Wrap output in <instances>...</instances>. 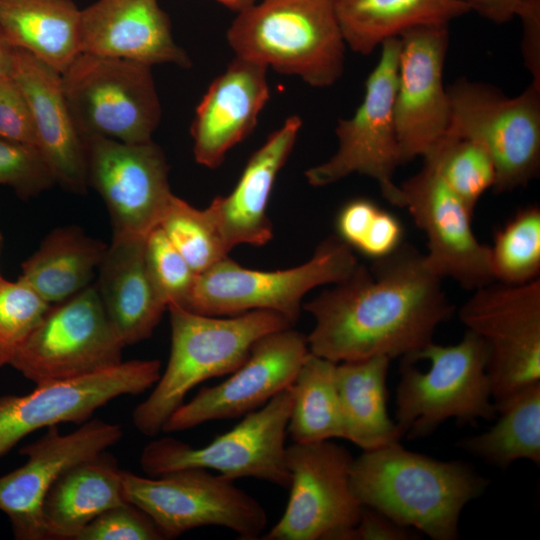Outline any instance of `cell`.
<instances>
[{
  "label": "cell",
  "instance_id": "cell-1",
  "mask_svg": "<svg viewBox=\"0 0 540 540\" xmlns=\"http://www.w3.org/2000/svg\"><path fill=\"white\" fill-rule=\"evenodd\" d=\"M334 285L303 307L315 320L309 351L335 363L374 356L414 363L453 313L442 278L406 242Z\"/></svg>",
  "mask_w": 540,
  "mask_h": 540
},
{
  "label": "cell",
  "instance_id": "cell-2",
  "mask_svg": "<svg viewBox=\"0 0 540 540\" xmlns=\"http://www.w3.org/2000/svg\"><path fill=\"white\" fill-rule=\"evenodd\" d=\"M350 483L359 502L434 540H455L464 507L489 481L462 461H441L395 442L353 459Z\"/></svg>",
  "mask_w": 540,
  "mask_h": 540
},
{
  "label": "cell",
  "instance_id": "cell-3",
  "mask_svg": "<svg viewBox=\"0 0 540 540\" xmlns=\"http://www.w3.org/2000/svg\"><path fill=\"white\" fill-rule=\"evenodd\" d=\"M171 349L165 371L149 396L138 404L132 421L143 435L154 437L198 384L239 368L253 344L273 331L293 327L283 315L252 310L229 318L208 316L168 305Z\"/></svg>",
  "mask_w": 540,
  "mask_h": 540
},
{
  "label": "cell",
  "instance_id": "cell-4",
  "mask_svg": "<svg viewBox=\"0 0 540 540\" xmlns=\"http://www.w3.org/2000/svg\"><path fill=\"white\" fill-rule=\"evenodd\" d=\"M226 38L236 57L312 87L332 86L344 72L337 0H258L237 13Z\"/></svg>",
  "mask_w": 540,
  "mask_h": 540
},
{
  "label": "cell",
  "instance_id": "cell-5",
  "mask_svg": "<svg viewBox=\"0 0 540 540\" xmlns=\"http://www.w3.org/2000/svg\"><path fill=\"white\" fill-rule=\"evenodd\" d=\"M487 359L482 338L466 329L457 344L432 342L414 363L401 360L395 422L401 436L426 437L448 419L463 425L495 419Z\"/></svg>",
  "mask_w": 540,
  "mask_h": 540
},
{
  "label": "cell",
  "instance_id": "cell-6",
  "mask_svg": "<svg viewBox=\"0 0 540 540\" xmlns=\"http://www.w3.org/2000/svg\"><path fill=\"white\" fill-rule=\"evenodd\" d=\"M357 264L353 249L337 235L323 240L307 262L285 270L248 269L227 256L197 276L183 308L208 316L269 310L294 325L307 292L342 281Z\"/></svg>",
  "mask_w": 540,
  "mask_h": 540
},
{
  "label": "cell",
  "instance_id": "cell-7",
  "mask_svg": "<svg viewBox=\"0 0 540 540\" xmlns=\"http://www.w3.org/2000/svg\"><path fill=\"white\" fill-rule=\"evenodd\" d=\"M450 122L445 135L466 138L490 155L495 193L525 187L540 171V85L532 82L517 96L460 78L447 87Z\"/></svg>",
  "mask_w": 540,
  "mask_h": 540
},
{
  "label": "cell",
  "instance_id": "cell-8",
  "mask_svg": "<svg viewBox=\"0 0 540 540\" xmlns=\"http://www.w3.org/2000/svg\"><path fill=\"white\" fill-rule=\"evenodd\" d=\"M151 68L81 53L61 73L65 99L83 141L95 137L126 143L152 140L161 105Z\"/></svg>",
  "mask_w": 540,
  "mask_h": 540
},
{
  "label": "cell",
  "instance_id": "cell-9",
  "mask_svg": "<svg viewBox=\"0 0 540 540\" xmlns=\"http://www.w3.org/2000/svg\"><path fill=\"white\" fill-rule=\"evenodd\" d=\"M289 386L205 446L193 447L172 437L151 441L141 453V468L152 477L203 468L231 480L252 477L289 488L285 444L292 401Z\"/></svg>",
  "mask_w": 540,
  "mask_h": 540
},
{
  "label": "cell",
  "instance_id": "cell-10",
  "mask_svg": "<svg viewBox=\"0 0 540 540\" xmlns=\"http://www.w3.org/2000/svg\"><path fill=\"white\" fill-rule=\"evenodd\" d=\"M126 500L145 512L166 539L204 526L235 532L239 539H258L267 525L263 506L221 474L185 468L160 476L123 470Z\"/></svg>",
  "mask_w": 540,
  "mask_h": 540
},
{
  "label": "cell",
  "instance_id": "cell-11",
  "mask_svg": "<svg viewBox=\"0 0 540 540\" xmlns=\"http://www.w3.org/2000/svg\"><path fill=\"white\" fill-rule=\"evenodd\" d=\"M380 47V57L366 79L361 104L352 117L338 121L336 152L327 161L309 168L305 177L310 185L323 187L351 174H361L377 182L387 202L403 208V193L394 180L401 165L394 120L399 37L385 40Z\"/></svg>",
  "mask_w": 540,
  "mask_h": 540
},
{
  "label": "cell",
  "instance_id": "cell-12",
  "mask_svg": "<svg viewBox=\"0 0 540 540\" xmlns=\"http://www.w3.org/2000/svg\"><path fill=\"white\" fill-rule=\"evenodd\" d=\"M459 319L482 338L494 404L540 381V279L473 290Z\"/></svg>",
  "mask_w": 540,
  "mask_h": 540
},
{
  "label": "cell",
  "instance_id": "cell-13",
  "mask_svg": "<svg viewBox=\"0 0 540 540\" xmlns=\"http://www.w3.org/2000/svg\"><path fill=\"white\" fill-rule=\"evenodd\" d=\"M124 347L94 284L51 305L10 365L39 385L116 366Z\"/></svg>",
  "mask_w": 540,
  "mask_h": 540
},
{
  "label": "cell",
  "instance_id": "cell-14",
  "mask_svg": "<svg viewBox=\"0 0 540 540\" xmlns=\"http://www.w3.org/2000/svg\"><path fill=\"white\" fill-rule=\"evenodd\" d=\"M353 457L332 440L286 447L290 494L281 518L265 540H349L363 505L353 493Z\"/></svg>",
  "mask_w": 540,
  "mask_h": 540
},
{
  "label": "cell",
  "instance_id": "cell-15",
  "mask_svg": "<svg viewBox=\"0 0 540 540\" xmlns=\"http://www.w3.org/2000/svg\"><path fill=\"white\" fill-rule=\"evenodd\" d=\"M161 375L157 359L122 361L86 376L36 385L26 395L0 398V457L42 428L82 424L111 400L152 388Z\"/></svg>",
  "mask_w": 540,
  "mask_h": 540
},
{
  "label": "cell",
  "instance_id": "cell-16",
  "mask_svg": "<svg viewBox=\"0 0 540 540\" xmlns=\"http://www.w3.org/2000/svg\"><path fill=\"white\" fill-rule=\"evenodd\" d=\"M88 186L108 209L113 237H142L158 227L174 195L169 166L152 140L126 143L95 137L84 140Z\"/></svg>",
  "mask_w": 540,
  "mask_h": 540
},
{
  "label": "cell",
  "instance_id": "cell-17",
  "mask_svg": "<svg viewBox=\"0 0 540 540\" xmlns=\"http://www.w3.org/2000/svg\"><path fill=\"white\" fill-rule=\"evenodd\" d=\"M448 27L420 26L399 36L394 120L401 165L423 158L448 130L451 108L443 82Z\"/></svg>",
  "mask_w": 540,
  "mask_h": 540
},
{
  "label": "cell",
  "instance_id": "cell-18",
  "mask_svg": "<svg viewBox=\"0 0 540 540\" xmlns=\"http://www.w3.org/2000/svg\"><path fill=\"white\" fill-rule=\"evenodd\" d=\"M400 188L404 207L427 238L428 251L424 255L432 272L472 291L495 281L490 246L475 236L473 213L431 163L423 161L421 170Z\"/></svg>",
  "mask_w": 540,
  "mask_h": 540
},
{
  "label": "cell",
  "instance_id": "cell-19",
  "mask_svg": "<svg viewBox=\"0 0 540 540\" xmlns=\"http://www.w3.org/2000/svg\"><path fill=\"white\" fill-rule=\"evenodd\" d=\"M309 353L307 336L292 327L258 339L245 362L225 381L202 387L180 405L162 432L185 431L203 423L244 416L264 404L293 381Z\"/></svg>",
  "mask_w": 540,
  "mask_h": 540
},
{
  "label": "cell",
  "instance_id": "cell-20",
  "mask_svg": "<svg viewBox=\"0 0 540 540\" xmlns=\"http://www.w3.org/2000/svg\"><path fill=\"white\" fill-rule=\"evenodd\" d=\"M123 436L119 424L90 419L71 433L57 426L19 452L27 461L0 477V510L10 519L19 540L48 539L41 515L43 500L59 476L68 468L116 444Z\"/></svg>",
  "mask_w": 540,
  "mask_h": 540
},
{
  "label": "cell",
  "instance_id": "cell-21",
  "mask_svg": "<svg viewBox=\"0 0 540 540\" xmlns=\"http://www.w3.org/2000/svg\"><path fill=\"white\" fill-rule=\"evenodd\" d=\"M265 66L236 57L208 87L191 124L197 163L214 169L254 129L270 98Z\"/></svg>",
  "mask_w": 540,
  "mask_h": 540
},
{
  "label": "cell",
  "instance_id": "cell-22",
  "mask_svg": "<svg viewBox=\"0 0 540 540\" xmlns=\"http://www.w3.org/2000/svg\"><path fill=\"white\" fill-rule=\"evenodd\" d=\"M81 51L149 66H191L158 0H97L81 10Z\"/></svg>",
  "mask_w": 540,
  "mask_h": 540
},
{
  "label": "cell",
  "instance_id": "cell-23",
  "mask_svg": "<svg viewBox=\"0 0 540 540\" xmlns=\"http://www.w3.org/2000/svg\"><path fill=\"white\" fill-rule=\"evenodd\" d=\"M12 76L29 103L37 147L56 183L74 193H84L88 187L85 144L68 108L61 73L15 48Z\"/></svg>",
  "mask_w": 540,
  "mask_h": 540
},
{
  "label": "cell",
  "instance_id": "cell-24",
  "mask_svg": "<svg viewBox=\"0 0 540 540\" xmlns=\"http://www.w3.org/2000/svg\"><path fill=\"white\" fill-rule=\"evenodd\" d=\"M301 128L300 117H288L250 156L233 190L205 209L229 251L239 244L262 246L271 240L267 205Z\"/></svg>",
  "mask_w": 540,
  "mask_h": 540
},
{
  "label": "cell",
  "instance_id": "cell-25",
  "mask_svg": "<svg viewBox=\"0 0 540 540\" xmlns=\"http://www.w3.org/2000/svg\"><path fill=\"white\" fill-rule=\"evenodd\" d=\"M145 238L113 237L98 268L100 299L125 346L149 338L167 309L146 265Z\"/></svg>",
  "mask_w": 540,
  "mask_h": 540
},
{
  "label": "cell",
  "instance_id": "cell-26",
  "mask_svg": "<svg viewBox=\"0 0 540 540\" xmlns=\"http://www.w3.org/2000/svg\"><path fill=\"white\" fill-rule=\"evenodd\" d=\"M123 470L106 451L64 471L47 492L42 521L48 539H74L104 511L128 503Z\"/></svg>",
  "mask_w": 540,
  "mask_h": 540
},
{
  "label": "cell",
  "instance_id": "cell-27",
  "mask_svg": "<svg viewBox=\"0 0 540 540\" xmlns=\"http://www.w3.org/2000/svg\"><path fill=\"white\" fill-rule=\"evenodd\" d=\"M0 28L14 48L60 73L82 53L81 10L72 0H0Z\"/></svg>",
  "mask_w": 540,
  "mask_h": 540
},
{
  "label": "cell",
  "instance_id": "cell-28",
  "mask_svg": "<svg viewBox=\"0 0 540 540\" xmlns=\"http://www.w3.org/2000/svg\"><path fill=\"white\" fill-rule=\"evenodd\" d=\"M390 361L386 356H374L336 364L344 439L363 451L400 442L402 438L387 412L386 381Z\"/></svg>",
  "mask_w": 540,
  "mask_h": 540
},
{
  "label": "cell",
  "instance_id": "cell-29",
  "mask_svg": "<svg viewBox=\"0 0 540 540\" xmlns=\"http://www.w3.org/2000/svg\"><path fill=\"white\" fill-rule=\"evenodd\" d=\"M470 12L462 0H337L346 46L371 54L389 38L427 25H449Z\"/></svg>",
  "mask_w": 540,
  "mask_h": 540
},
{
  "label": "cell",
  "instance_id": "cell-30",
  "mask_svg": "<svg viewBox=\"0 0 540 540\" xmlns=\"http://www.w3.org/2000/svg\"><path fill=\"white\" fill-rule=\"evenodd\" d=\"M107 248L76 226L54 229L24 261L20 278L48 304L60 303L91 285Z\"/></svg>",
  "mask_w": 540,
  "mask_h": 540
},
{
  "label": "cell",
  "instance_id": "cell-31",
  "mask_svg": "<svg viewBox=\"0 0 540 540\" xmlns=\"http://www.w3.org/2000/svg\"><path fill=\"white\" fill-rule=\"evenodd\" d=\"M489 430L461 439L458 446L489 465L507 468L525 459L540 464V381L495 404Z\"/></svg>",
  "mask_w": 540,
  "mask_h": 540
},
{
  "label": "cell",
  "instance_id": "cell-32",
  "mask_svg": "<svg viewBox=\"0 0 540 540\" xmlns=\"http://www.w3.org/2000/svg\"><path fill=\"white\" fill-rule=\"evenodd\" d=\"M335 362L309 351L292 383L288 433L295 443L344 439Z\"/></svg>",
  "mask_w": 540,
  "mask_h": 540
},
{
  "label": "cell",
  "instance_id": "cell-33",
  "mask_svg": "<svg viewBox=\"0 0 540 540\" xmlns=\"http://www.w3.org/2000/svg\"><path fill=\"white\" fill-rule=\"evenodd\" d=\"M495 281L523 284L539 278L540 208L528 205L495 232L490 246Z\"/></svg>",
  "mask_w": 540,
  "mask_h": 540
},
{
  "label": "cell",
  "instance_id": "cell-34",
  "mask_svg": "<svg viewBox=\"0 0 540 540\" xmlns=\"http://www.w3.org/2000/svg\"><path fill=\"white\" fill-rule=\"evenodd\" d=\"M422 159L435 167L472 213L482 195L494 186V163L488 152L472 140L445 135Z\"/></svg>",
  "mask_w": 540,
  "mask_h": 540
},
{
  "label": "cell",
  "instance_id": "cell-35",
  "mask_svg": "<svg viewBox=\"0 0 540 540\" xmlns=\"http://www.w3.org/2000/svg\"><path fill=\"white\" fill-rule=\"evenodd\" d=\"M159 227L198 275L230 252L205 209H197L175 195Z\"/></svg>",
  "mask_w": 540,
  "mask_h": 540
},
{
  "label": "cell",
  "instance_id": "cell-36",
  "mask_svg": "<svg viewBox=\"0 0 540 540\" xmlns=\"http://www.w3.org/2000/svg\"><path fill=\"white\" fill-rule=\"evenodd\" d=\"M50 306L20 277L0 284V368L11 363Z\"/></svg>",
  "mask_w": 540,
  "mask_h": 540
},
{
  "label": "cell",
  "instance_id": "cell-37",
  "mask_svg": "<svg viewBox=\"0 0 540 540\" xmlns=\"http://www.w3.org/2000/svg\"><path fill=\"white\" fill-rule=\"evenodd\" d=\"M145 261L152 282L167 308L183 307L191 294L198 274L168 240L158 226L145 238Z\"/></svg>",
  "mask_w": 540,
  "mask_h": 540
},
{
  "label": "cell",
  "instance_id": "cell-38",
  "mask_svg": "<svg viewBox=\"0 0 540 540\" xmlns=\"http://www.w3.org/2000/svg\"><path fill=\"white\" fill-rule=\"evenodd\" d=\"M55 183L38 147L0 138V185L10 186L20 198L29 199Z\"/></svg>",
  "mask_w": 540,
  "mask_h": 540
},
{
  "label": "cell",
  "instance_id": "cell-39",
  "mask_svg": "<svg viewBox=\"0 0 540 540\" xmlns=\"http://www.w3.org/2000/svg\"><path fill=\"white\" fill-rule=\"evenodd\" d=\"M155 522L131 503L110 508L93 519L75 540H163Z\"/></svg>",
  "mask_w": 540,
  "mask_h": 540
},
{
  "label": "cell",
  "instance_id": "cell-40",
  "mask_svg": "<svg viewBox=\"0 0 540 540\" xmlns=\"http://www.w3.org/2000/svg\"><path fill=\"white\" fill-rule=\"evenodd\" d=\"M0 138L37 147L29 103L12 74L0 79Z\"/></svg>",
  "mask_w": 540,
  "mask_h": 540
},
{
  "label": "cell",
  "instance_id": "cell-41",
  "mask_svg": "<svg viewBox=\"0 0 540 540\" xmlns=\"http://www.w3.org/2000/svg\"><path fill=\"white\" fill-rule=\"evenodd\" d=\"M479 16L495 24H504L519 18L522 37L540 36V0H462Z\"/></svg>",
  "mask_w": 540,
  "mask_h": 540
},
{
  "label": "cell",
  "instance_id": "cell-42",
  "mask_svg": "<svg viewBox=\"0 0 540 540\" xmlns=\"http://www.w3.org/2000/svg\"><path fill=\"white\" fill-rule=\"evenodd\" d=\"M403 235L401 221L380 208L356 249L373 260L380 259L394 252L403 243Z\"/></svg>",
  "mask_w": 540,
  "mask_h": 540
},
{
  "label": "cell",
  "instance_id": "cell-43",
  "mask_svg": "<svg viewBox=\"0 0 540 540\" xmlns=\"http://www.w3.org/2000/svg\"><path fill=\"white\" fill-rule=\"evenodd\" d=\"M380 207L367 198H355L340 209L336 218L337 236L356 249Z\"/></svg>",
  "mask_w": 540,
  "mask_h": 540
},
{
  "label": "cell",
  "instance_id": "cell-44",
  "mask_svg": "<svg viewBox=\"0 0 540 540\" xmlns=\"http://www.w3.org/2000/svg\"><path fill=\"white\" fill-rule=\"evenodd\" d=\"M415 536L413 529L363 506L360 520L351 531L349 540H410Z\"/></svg>",
  "mask_w": 540,
  "mask_h": 540
},
{
  "label": "cell",
  "instance_id": "cell-45",
  "mask_svg": "<svg viewBox=\"0 0 540 540\" xmlns=\"http://www.w3.org/2000/svg\"><path fill=\"white\" fill-rule=\"evenodd\" d=\"M15 48L0 28V79L12 74Z\"/></svg>",
  "mask_w": 540,
  "mask_h": 540
},
{
  "label": "cell",
  "instance_id": "cell-46",
  "mask_svg": "<svg viewBox=\"0 0 540 540\" xmlns=\"http://www.w3.org/2000/svg\"><path fill=\"white\" fill-rule=\"evenodd\" d=\"M221 5L227 7L228 9L238 13L247 7L251 6L258 0H216Z\"/></svg>",
  "mask_w": 540,
  "mask_h": 540
},
{
  "label": "cell",
  "instance_id": "cell-47",
  "mask_svg": "<svg viewBox=\"0 0 540 540\" xmlns=\"http://www.w3.org/2000/svg\"><path fill=\"white\" fill-rule=\"evenodd\" d=\"M2 246H3V236L0 232V254H1V250H2ZM5 279L1 276L0 274V284L4 281Z\"/></svg>",
  "mask_w": 540,
  "mask_h": 540
}]
</instances>
